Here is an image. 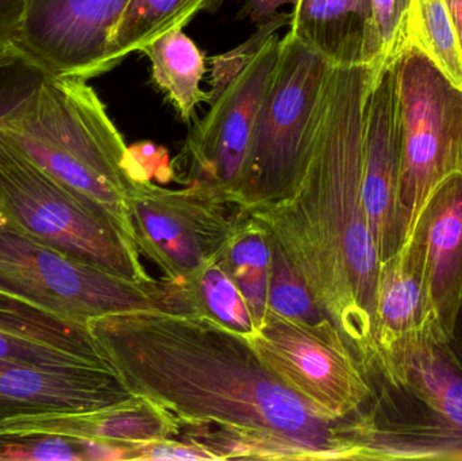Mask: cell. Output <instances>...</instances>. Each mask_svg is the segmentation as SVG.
I'll list each match as a JSON object with an SVG mask.
<instances>
[{"label": "cell", "instance_id": "obj_20", "mask_svg": "<svg viewBox=\"0 0 462 461\" xmlns=\"http://www.w3.org/2000/svg\"><path fill=\"white\" fill-rule=\"evenodd\" d=\"M152 65V78L167 95L181 121L189 124L198 106L208 102L202 91L206 59L183 29L171 30L143 49Z\"/></svg>", "mask_w": 462, "mask_h": 461}, {"label": "cell", "instance_id": "obj_2", "mask_svg": "<svg viewBox=\"0 0 462 461\" xmlns=\"http://www.w3.org/2000/svg\"><path fill=\"white\" fill-rule=\"evenodd\" d=\"M374 70L336 65L311 157L292 194L250 213L277 238L310 292L369 370L380 263L363 198L364 113Z\"/></svg>", "mask_w": 462, "mask_h": 461}, {"label": "cell", "instance_id": "obj_3", "mask_svg": "<svg viewBox=\"0 0 462 461\" xmlns=\"http://www.w3.org/2000/svg\"><path fill=\"white\" fill-rule=\"evenodd\" d=\"M366 375L371 398L345 427L350 460L462 461V362L453 341L423 336Z\"/></svg>", "mask_w": 462, "mask_h": 461}, {"label": "cell", "instance_id": "obj_27", "mask_svg": "<svg viewBox=\"0 0 462 461\" xmlns=\"http://www.w3.org/2000/svg\"><path fill=\"white\" fill-rule=\"evenodd\" d=\"M291 14L277 13L271 21L257 26L254 34L245 42L226 53L211 57V88L208 94V103L213 105L231 81L255 59L266 41L276 34L285 24L290 26Z\"/></svg>", "mask_w": 462, "mask_h": 461}, {"label": "cell", "instance_id": "obj_14", "mask_svg": "<svg viewBox=\"0 0 462 461\" xmlns=\"http://www.w3.org/2000/svg\"><path fill=\"white\" fill-rule=\"evenodd\" d=\"M403 245L417 263L437 330L455 340L462 311V173L434 189Z\"/></svg>", "mask_w": 462, "mask_h": 461}, {"label": "cell", "instance_id": "obj_13", "mask_svg": "<svg viewBox=\"0 0 462 461\" xmlns=\"http://www.w3.org/2000/svg\"><path fill=\"white\" fill-rule=\"evenodd\" d=\"M402 122L396 64L374 75L364 113L363 198L380 263L403 246L399 221Z\"/></svg>", "mask_w": 462, "mask_h": 461}, {"label": "cell", "instance_id": "obj_30", "mask_svg": "<svg viewBox=\"0 0 462 461\" xmlns=\"http://www.w3.org/2000/svg\"><path fill=\"white\" fill-rule=\"evenodd\" d=\"M127 170L134 183L157 181V184L175 180V171L167 149L151 141H141L129 146Z\"/></svg>", "mask_w": 462, "mask_h": 461}, {"label": "cell", "instance_id": "obj_21", "mask_svg": "<svg viewBox=\"0 0 462 461\" xmlns=\"http://www.w3.org/2000/svg\"><path fill=\"white\" fill-rule=\"evenodd\" d=\"M271 259L268 230L260 219L242 208L218 260L246 300L257 327L268 311Z\"/></svg>", "mask_w": 462, "mask_h": 461}, {"label": "cell", "instance_id": "obj_1", "mask_svg": "<svg viewBox=\"0 0 462 461\" xmlns=\"http://www.w3.org/2000/svg\"><path fill=\"white\" fill-rule=\"evenodd\" d=\"M135 395L181 424L257 436L280 460H350L346 420H331L291 392L249 338L198 314L129 311L88 322Z\"/></svg>", "mask_w": 462, "mask_h": 461}, {"label": "cell", "instance_id": "obj_4", "mask_svg": "<svg viewBox=\"0 0 462 461\" xmlns=\"http://www.w3.org/2000/svg\"><path fill=\"white\" fill-rule=\"evenodd\" d=\"M2 133L16 151L133 238L126 205L134 186L129 146L88 80L45 73Z\"/></svg>", "mask_w": 462, "mask_h": 461}, {"label": "cell", "instance_id": "obj_35", "mask_svg": "<svg viewBox=\"0 0 462 461\" xmlns=\"http://www.w3.org/2000/svg\"><path fill=\"white\" fill-rule=\"evenodd\" d=\"M462 46V0H445Z\"/></svg>", "mask_w": 462, "mask_h": 461}, {"label": "cell", "instance_id": "obj_18", "mask_svg": "<svg viewBox=\"0 0 462 461\" xmlns=\"http://www.w3.org/2000/svg\"><path fill=\"white\" fill-rule=\"evenodd\" d=\"M431 333L441 336L431 318L417 263L409 246L403 245L380 267L374 308V362L366 373L387 364Z\"/></svg>", "mask_w": 462, "mask_h": 461}, {"label": "cell", "instance_id": "obj_15", "mask_svg": "<svg viewBox=\"0 0 462 461\" xmlns=\"http://www.w3.org/2000/svg\"><path fill=\"white\" fill-rule=\"evenodd\" d=\"M135 397L118 370L0 362V421L54 411L102 410Z\"/></svg>", "mask_w": 462, "mask_h": 461}, {"label": "cell", "instance_id": "obj_7", "mask_svg": "<svg viewBox=\"0 0 462 461\" xmlns=\"http://www.w3.org/2000/svg\"><path fill=\"white\" fill-rule=\"evenodd\" d=\"M0 207L23 232L130 281H151L134 240L102 210L41 170L3 138Z\"/></svg>", "mask_w": 462, "mask_h": 461}, {"label": "cell", "instance_id": "obj_11", "mask_svg": "<svg viewBox=\"0 0 462 461\" xmlns=\"http://www.w3.org/2000/svg\"><path fill=\"white\" fill-rule=\"evenodd\" d=\"M126 205L138 252L172 281L218 259L242 211L191 187L171 189L153 181L134 183Z\"/></svg>", "mask_w": 462, "mask_h": 461}, {"label": "cell", "instance_id": "obj_33", "mask_svg": "<svg viewBox=\"0 0 462 461\" xmlns=\"http://www.w3.org/2000/svg\"><path fill=\"white\" fill-rule=\"evenodd\" d=\"M242 7L239 10L238 18H247L253 23H266L277 14L282 5H298L299 0H242Z\"/></svg>", "mask_w": 462, "mask_h": 461}, {"label": "cell", "instance_id": "obj_22", "mask_svg": "<svg viewBox=\"0 0 462 461\" xmlns=\"http://www.w3.org/2000/svg\"><path fill=\"white\" fill-rule=\"evenodd\" d=\"M208 0H130L107 46V72L165 32L184 29Z\"/></svg>", "mask_w": 462, "mask_h": 461}, {"label": "cell", "instance_id": "obj_26", "mask_svg": "<svg viewBox=\"0 0 462 461\" xmlns=\"http://www.w3.org/2000/svg\"><path fill=\"white\" fill-rule=\"evenodd\" d=\"M420 49L462 89V46L445 0H420Z\"/></svg>", "mask_w": 462, "mask_h": 461}, {"label": "cell", "instance_id": "obj_5", "mask_svg": "<svg viewBox=\"0 0 462 461\" xmlns=\"http://www.w3.org/2000/svg\"><path fill=\"white\" fill-rule=\"evenodd\" d=\"M0 289L86 325L129 311L194 314L178 281L114 275L27 235L2 207Z\"/></svg>", "mask_w": 462, "mask_h": 461}, {"label": "cell", "instance_id": "obj_36", "mask_svg": "<svg viewBox=\"0 0 462 461\" xmlns=\"http://www.w3.org/2000/svg\"><path fill=\"white\" fill-rule=\"evenodd\" d=\"M226 0H208V5H206V13L217 14L221 10L222 5H225Z\"/></svg>", "mask_w": 462, "mask_h": 461}, {"label": "cell", "instance_id": "obj_29", "mask_svg": "<svg viewBox=\"0 0 462 461\" xmlns=\"http://www.w3.org/2000/svg\"><path fill=\"white\" fill-rule=\"evenodd\" d=\"M43 75L45 72L29 59L0 69V145L3 143L2 124L29 99L40 86Z\"/></svg>", "mask_w": 462, "mask_h": 461}, {"label": "cell", "instance_id": "obj_31", "mask_svg": "<svg viewBox=\"0 0 462 461\" xmlns=\"http://www.w3.org/2000/svg\"><path fill=\"white\" fill-rule=\"evenodd\" d=\"M129 460H218L208 448L192 440L154 441L130 448Z\"/></svg>", "mask_w": 462, "mask_h": 461}, {"label": "cell", "instance_id": "obj_17", "mask_svg": "<svg viewBox=\"0 0 462 461\" xmlns=\"http://www.w3.org/2000/svg\"><path fill=\"white\" fill-rule=\"evenodd\" d=\"M181 422L164 406L143 395L102 410L42 413L0 421V436H57L72 441L134 447L175 438Z\"/></svg>", "mask_w": 462, "mask_h": 461}, {"label": "cell", "instance_id": "obj_23", "mask_svg": "<svg viewBox=\"0 0 462 461\" xmlns=\"http://www.w3.org/2000/svg\"><path fill=\"white\" fill-rule=\"evenodd\" d=\"M178 283L183 287L195 314L213 319L244 337L254 335L257 327L249 306L218 259Z\"/></svg>", "mask_w": 462, "mask_h": 461}, {"label": "cell", "instance_id": "obj_32", "mask_svg": "<svg viewBox=\"0 0 462 461\" xmlns=\"http://www.w3.org/2000/svg\"><path fill=\"white\" fill-rule=\"evenodd\" d=\"M29 0H0V35L16 40Z\"/></svg>", "mask_w": 462, "mask_h": 461}, {"label": "cell", "instance_id": "obj_8", "mask_svg": "<svg viewBox=\"0 0 462 461\" xmlns=\"http://www.w3.org/2000/svg\"><path fill=\"white\" fill-rule=\"evenodd\" d=\"M396 78L402 122L399 221L404 244L434 189L462 173V89L415 45L396 62Z\"/></svg>", "mask_w": 462, "mask_h": 461}, {"label": "cell", "instance_id": "obj_25", "mask_svg": "<svg viewBox=\"0 0 462 461\" xmlns=\"http://www.w3.org/2000/svg\"><path fill=\"white\" fill-rule=\"evenodd\" d=\"M268 233L272 249L268 310L287 318L298 319L309 324L328 318V314L312 297L309 287L288 259L287 254L277 238L269 230Z\"/></svg>", "mask_w": 462, "mask_h": 461}, {"label": "cell", "instance_id": "obj_10", "mask_svg": "<svg viewBox=\"0 0 462 461\" xmlns=\"http://www.w3.org/2000/svg\"><path fill=\"white\" fill-rule=\"evenodd\" d=\"M280 38L273 34L192 127L173 165L175 180L241 207L242 186L261 103L276 69ZM175 164V162H172Z\"/></svg>", "mask_w": 462, "mask_h": 461}, {"label": "cell", "instance_id": "obj_34", "mask_svg": "<svg viewBox=\"0 0 462 461\" xmlns=\"http://www.w3.org/2000/svg\"><path fill=\"white\" fill-rule=\"evenodd\" d=\"M23 59H27V57L24 56L16 41L0 35V69Z\"/></svg>", "mask_w": 462, "mask_h": 461}, {"label": "cell", "instance_id": "obj_9", "mask_svg": "<svg viewBox=\"0 0 462 461\" xmlns=\"http://www.w3.org/2000/svg\"><path fill=\"white\" fill-rule=\"evenodd\" d=\"M249 341L291 392L328 419H350L371 398L365 370L328 318L309 324L268 310Z\"/></svg>", "mask_w": 462, "mask_h": 461}, {"label": "cell", "instance_id": "obj_37", "mask_svg": "<svg viewBox=\"0 0 462 461\" xmlns=\"http://www.w3.org/2000/svg\"><path fill=\"white\" fill-rule=\"evenodd\" d=\"M461 352H462V348H461ZM458 356H460V359H461V362H462V354H457Z\"/></svg>", "mask_w": 462, "mask_h": 461}, {"label": "cell", "instance_id": "obj_16", "mask_svg": "<svg viewBox=\"0 0 462 461\" xmlns=\"http://www.w3.org/2000/svg\"><path fill=\"white\" fill-rule=\"evenodd\" d=\"M0 362L48 368L118 370L88 325L0 289Z\"/></svg>", "mask_w": 462, "mask_h": 461}, {"label": "cell", "instance_id": "obj_12", "mask_svg": "<svg viewBox=\"0 0 462 461\" xmlns=\"http://www.w3.org/2000/svg\"><path fill=\"white\" fill-rule=\"evenodd\" d=\"M130 0H29L16 43L49 75L107 72L108 41Z\"/></svg>", "mask_w": 462, "mask_h": 461}, {"label": "cell", "instance_id": "obj_28", "mask_svg": "<svg viewBox=\"0 0 462 461\" xmlns=\"http://www.w3.org/2000/svg\"><path fill=\"white\" fill-rule=\"evenodd\" d=\"M0 460H91V446L57 436H0Z\"/></svg>", "mask_w": 462, "mask_h": 461}, {"label": "cell", "instance_id": "obj_24", "mask_svg": "<svg viewBox=\"0 0 462 461\" xmlns=\"http://www.w3.org/2000/svg\"><path fill=\"white\" fill-rule=\"evenodd\" d=\"M377 61L374 73L393 67L411 46L420 45V0H371Z\"/></svg>", "mask_w": 462, "mask_h": 461}, {"label": "cell", "instance_id": "obj_19", "mask_svg": "<svg viewBox=\"0 0 462 461\" xmlns=\"http://www.w3.org/2000/svg\"><path fill=\"white\" fill-rule=\"evenodd\" d=\"M290 32L334 65L376 67L371 0H299L291 13Z\"/></svg>", "mask_w": 462, "mask_h": 461}, {"label": "cell", "instance_id": "obj_6", "mask_svg": "<svg viewBox=\"0 0 462 461\" xmlns=\"http://www.w3.org/2000/svg\"><path fill=\"white\" fill-rule=\"evenodd\" d=\"M334 67L291 32L280 41L245 172V210L274 205L298 186L322 126Z\"/></svg>", "mask_w": 462, "mask_h": 461}]
</instances>
